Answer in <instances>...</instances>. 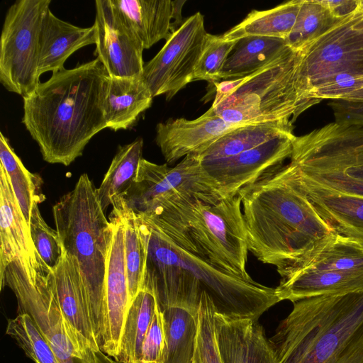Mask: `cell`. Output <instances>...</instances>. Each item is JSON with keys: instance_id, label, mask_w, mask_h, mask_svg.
<instances>
[{"instance_id": "5b68a950", "label": "cell", "mask_w": 363, "mask_h": 363, "mask_svg": "<svg viewBox=\"0 0 363 363\" xmlns=\"http://www.w3.org/2000/svg\"><path fill=\"white\" fill-rule=\"evenodd\" d=\"M293 305L268 339L276 363H363V293Z\"/></svg>"}, {"instance_id": "7402d4cb", "label": "cell", "mask_w": 363, "mask_h": 363, "mask_svg": "<svg viewBox=\"0 0 363 363\" xmlns=\"http://www.w3.org/2000/svg\"><path fill=\"white\" fill-rule=\"evenodd\" d=\"M152 99L142 76H109L104 103L107 128L114 131L128 129L150 107Z\"/></svg>"}, {"instance_id": "f6af8a7d", "label": "cell", "mask_w": 363, "mask_h": 363, "mask_svg": "<svg viewBox=\"0 0 363 363\" xmlns=\"http://www.w3.org/2000/svg\"><path fill=\"white\" fill-rule=\"evenodd\" d=\"M343 99L363 101V87L356 91L349 94Z\"/></svg>"}, {"instance_id": "bcb514c9", "label": "cell", "mask_w": 363, "mask_h": 363, "mask_svg": "<svg viewBox=\"0 0 363 363\" xmlns=\"http://www.w3.org/2000/svg\"><path fill=\"white\" fill-rule=\"evenodd\" d=\"M359 9L363 11V0H359Z\"/></svg>"}, {"instance_id": "d590c367", "label": "cell", "mask_w": 363, "mask_h": 363, "mask_svg": "<svg viewBox=\"0 0 363 363\" xmlns=\"http://www.w3.org/2000/svg\"><path fill=\"white\" fill-rule=\"evenodd\" d=\"M238 40H226L223 35L206 33L193 81L219 82V74Z\"/></svg>"}, {"instance_id": "52a82bcc", "label": "cell", "mask_w": 363, "mask_h": 363, "mask_svg": "<svg viewBox=\"0 0 363 363\" xmlns=\"http://www.w3.org/2000/svg\"><path fill=\"white\" fill-rule=\"evenodd\" d=\"M298 51L290 49L257 72L215 83L211 105L224 121L238 125L296 119L311 107L296 87Z\"/></svg>"}, {"instance_id": "cb8c5ba5", "label": "cell", "mask_w": 363, "mask_h": 363, "mask_svg": "<svg viewBox=\"0 0 363 363\" xmlns=\"http://www.w3.org/2000/svg\"><path fill=\"white\" fill-rule=\"evenodd\" d=\"M303 270L363 271V245L332 232L298 259L286 279Z\"/></svg>"}, {"instance_id": "d6a6232c", "label": "cell", "mask_w": 363, "mask_h": 363, "mask_svg": "<svg viewBox=\"0 0 363 363\" xmlns=\"http://www.w3.org/2000/svg\"><path fill=\"white\" fill-rule=\"evenodd\" d=\"M340 19L334 17L318 0H302L296 23L285 39L286 45L292 50L299 51Z\"/></svg>"}, {"instance_id": "7bdbcfd3", "label": "cell", "mask_w": 363, "mask_h": 363, "mask_svg": "<svg viewBox=\"0 0 363 363\" xmlns=\"http://www.w3.org/2000/svg\"><path fill=\"white\" fill-rule=\"evenodd\" d=\"M337 18H343L355 12L359 8V0H318Z\"/></svg>"}, {"instance_id": "ba28073f", "label": "cell", "mask_w": 363, "mask_h": 363, "mask_svg": "<svg viewBox=\"0 0 363 363\" xmlns=\"http://www.w3.org/2000/svg\"><path fill=\"white\" fill-rule=\"evenodd\" d=\"M296 87L311 106L320 100L311 91L338 74H363V11L340 19L319 38L298 51Z\"/></svg>"}, {"instance_id": "3957f363", "label": "cell", "mask_w": 363, "mask_h": 363, "mask_svg": "<svg viewBox=\"0 0 363 363\" xmlns=\"http://www.w3.org/2000/svg\"><path fill=\"white\" fill-rule=\"evenodd\" d=\"M248 250L286 279L298 259L332 229L300 189L290 164L280 166L238 194Z\"/></svg>"}, {"instance_id": "7a4b0ae2", "label": "cell", "mask_w": 363, "mask_h": 363, "mask_svg": "<svg viewBox=\"0 0 363 363\" xmlns=\"http://www.w3.org/2000/svg\"><path fill=\"white\" fill-rule=\"evenodd\" d=\"M108 78L96 57L52 72L23 98L22 123L45 162L69 165L107 128L104 103Z\"/></svg>"}, {"instance_id": "d4e9b609", "label": "cell", "mask_w": 363, "mask_h": 363, "mask_svg": "<svg viewBox=\"0 0 363 363\" xmlns=\"http://www.w3.org/2000/svg\"><path fill=\"white\" fill-rule=\"evenodd\" d=\"M290 48L284 39L247 36L238 40L219 74V81L250 76L277 60Z\"/></svg>"}, {"instance_id": "2e32d148", "label": "cell", "mask_w": 363, "mask_h": 363, "mask_svg": "<svg viewBox=\"0 0 363 363\" xmlns=\"http://www.w3.org/2000/svg\"><path fill=\"white\" fill-rule=\"evenodd\" d=\"M48 282L79 357L84 347L100 350L90 320L77 259L64 251L58 265L50 272Z\"/></svg>"}, {"instance_id": "74e56055", "label": "cell", "mask_w": 363, "mask_h": 363, "mask_svg": "<svg viewBox=\"0 0 363 363\" xmlns=\"http://www.w3.org/2000/svg\"><path fill=\"white\" fill-rule=\"evenodd\" d=\"M363 87V74L350 73L333 76L315 87L311 93L313 99H343Z\"/></svg>"}, {"instance_id": "8d00e7d4", "label": "cell", "mask_w": 363, "mask_h": 363, "mask_svg": "<svg viewBox=\"0 0 363 363\" xmlns=\"http://www.w3.org/2000/svg\"><path fill=\"white\" fill-rule=\"evenodd\" d=\"M30 233L38 254L44 263L53 270L60 262L64 250L57 230L45 223L38 204H35L32 210Z\"/></svg>"}, {"instance_id": "f35d334b", "label": "cell", "mask_w": 363, "mask_h": 363, "mask_svg": "<svg viewBox=\"0 0 363 363\" xmlns=\"http://www.w3.org/2000/svg\"><path fill=\"white\" fill-rule=\"evenodd\" d=\"M165 342L164 315L157 303L143 344L141 363H160L164 353Z\"/></svg>"}, {"instance_id": "ee69618b", "label": "cell", "mask_w": 363, "mask_h": 363, "mask_svg": "<svg viewBox=\"0 0 363 363\" xmlns=\"http://www.w3.org/2000/svg\"><path fill=\"white\" fill-rule=\"evenodd\" d=\"M77 360L80 363H121L107 355L101 349L94 350L89 347H84L81 351V357Z\"/></svg>"}, {"instance_id": "5bb4252c", "label": "cell", "mask_w": 363, "mask_h": 363, "mask_svg": "<svg viewBox=\"0 0 363 363\" xmlns=\"http://www.w3.org/2000/svg\"><path fill=\"white\" fill-rule=\"evenodd\" d=\"M94 28L96 57L111 77L142 76L144 67L140 41L111 0H96Z\"/></svg>"}, {"instance_id": "ffe728a7", "label": "cell", "mask_w": 363, "mask_h": 363, "mask_svg": "<svg viewBox=\"0 0 363 363\" xmlns=\"http://www.w3.org/2000/svg\"><path fill=\"white\" fill-rule=\"evenodd\" d=\"M96 44L93 25L82 28L60 19L49 9L45 13L40 31L39 74L64 68L67 59L77 50Z\"/></svg>"}, {"instance_id": "60d3db41", "label": "cell", "mask_w": 363, "mask_h": 363, "mask_svg": "<svg viewBox=\"0 0 363 363\" xmlns=\"http://www.w3.org/2000/svg\"><path fill=\"white\" fill-rule=\"evenodd\" d=\"M329 106L335 123L363 127V101L336 99L332 100Z\"/></svg>"}, {"instance_id": "e0dca14e", "label": "cell", "mask_w": 363, "mask_h": 363, "mask_svg": "<svg viewBox=\"0 0 363 363\" xmlns=\"http://www.w3.org/2000/svg\"><path fill=\"white\" fill-rule=\"evenodd\" d=\"M243 125L228 123L212 106L194 120L169 119L156 126L155 142L167 164L191 154H201L221 136Z\"/></svg>"}, {"instance_id": "ac0fdd59", "label": "cell", "mask_w": 363, "mask_h": 363, "mask_svg": "<svg viewBox=\"0 0 363 363\" xmlns=\"http://www.w3.org/2000/svg\"><path fill=\"white\" fill-rule=\"evenodd\" d=\"M0 274L14 260L30 270L50 269L38 254L9 176L0 165Z\"/></svg>"}, {"instance_id": "8fae6325", "label": "cell", "mask_w": 363, "mask_h": 363, "mask_svg": "<svg viewBox=\"0 0 363 363\" xmlns=\"http://www.w3.org/2000/svg\"><path fill=\"white\" fill-rule=\"evenodd\" d=\"M199 193L220 194L206 174L199 155H188L174 167L143 158L123 203L136 215H140L164 200Z\"/></svg>"}, {"instance_id": "9c48e42d", "label": "cell", "mask_w": 363, "mask_h": 363, "mask_svg": "<svg viewBox=\"0 0 363 363\" xmlns=\"http://www.w3.org/2000/svg\"><path fill=\"white\" fill-rule=\"evenodd\" d=\"M50 0H17L5 15L0 39V82L23 98L40 82V31Z\"/></svg>"}, {"instance_id": "44dd1931", "label": "cell", "mask_w": 363, "mask_h": 363, "mask_svg": "<svg viewBox=\"0 0 363 363\" xmlns=\"http://www.w3.org/2000/svg\"><path fill=\"white\" fill-rule=\"evenodd\" d=\"M276 291L281 301L292 303L321 296L363 293V271H300L281 280Z\"/></svg>"}, {"instance_id": "603a6c76", "label": "cell", "mask_w": 363, "mask_h": 363, "mask_svg": "<svg viewBox=\"0 0 363 363\" xmlns=\"http://www.w3.org/2000/svg\"><path fill=\"white\" fill-rule=\"evenodd\" d=\"M124 21L145 49L173 33L174 1L111 0Z\"/></svg>"}, {"instance_id": "4316f807", "label": "cell", "mask_w": 363, "mask_h": 363, "mask_svg": "<svg viewBox=\"0 0 363 363\" xmlns=\"http://www.w3.org/2000/svg\"><path fill=\"white\" fill-rule=\"evenodd\" d=\"M143 147L141 138L119 146L101 185L96 189L104 212L109 206L113 209L122 206L123 197L131 187L143 159Z\"/></svg>"}, {"instance_id": "b9f144b4", "label": "cell", "mask_w": 363, "mask_h": 363, "mask_svg": "<svg viewBox=\"0 0 363 363\" xmlns=\"http://www.w3.org/2000/svg\"><path fill=\"white\" fill-rule=\"evenodd\" d=\"M248 363H276L262 326L255 320L250 341Z\"/></svg>"}, {"instance_id": "277c9868", "label": "cell", "mask_w": 363, "mask_h": 363, "mask_svg": "<svg viewBox=\"0 0 363 363\" xmlns=\"http://www.w3.org/2000/svg\"><path fill=\"white\" fill-rule=\"evenodd\" d=\"M241 199L215 193L182 195L140 216L186 250L227 272L247 278V239Z\"/></svg>"}, {"instance_id": "8992f818", "label": "cell", "mask_w": 363, "mask_h": 363, "mask_svg": "<svg viewBox=\"0 0 363 363\" xmlns=\"http://www.w3.org/2000/svg\"><path fill=\"white\" fill-rule=\"evenodd\" d=\"M52 215L64 251L77 260L90 320L100 347L113 225L106 218L96 189L86 173L53 206Z\"/></svg>"}, {"instance_id": "7c38bea8", "label": "cell", "mask_w": 363, "mask_h": 363, "mask_svg": "<svg viewBox=\"0 0 363 363\" xmlns=\"http://www.w3.org/2000/svg\"><path fill=\"white\" fill-rule=\"evenodd\" d=\"M206 31L200 12L186 18L159 52L144 65L142 77L153 97L171 99L193 81Z\"/></svg>"}, {"instance_id": "f1b7e54d", "label": "cell", "mask_w": 363, "mask_h": 363, "mask_svg": "<svg viewBox=\"0 0 363 363\" xmlns=\"http://www.w3.org/2000/svg\"><path fill=\"white\" fill-rule=\"evenodd\" d=\"M157 304L155 294L147 289H141L132 301L125 319L116 360L121 363H141L143 344Z\"/></svg>"}, {"instance_id": "30bf717a", "label": "cell", "mask_w": 363, "mask_h": 363, "mask_svg": "<svg viewBox=\"0 0 363 363\" xmlns=\"http://www.w3.org/2000/svg\"><path fill=\"white\" fill-rule=\"evenodd\" d=\"M51 270L30 277L23 267L12 262L0 274V289L14 293L19 313L28 314L52 350L58 363H74L78 353L72 335L50 290Z\"/></svg>"}, {"instance_id": "4fadbf2b", "label": "cell", "mask_w": 363, "mask_h": 363, "mask_svg": "<svg viewBox=\"0 0 363 363\" xmlns=\"http://www.w3.org/2000/svg\"><path fill=\"white\" fill-rule=\"evenodd\" d=\"M293 134H286L235 156L201 161L202 167L216 190L223 197L238 195L291 157Z\"/></svg>"}, {"instance_id": "836d02e7", "label": "cell", "mask_w": 363, "mask_h": 363, "mask_svg": "<svg viewBox=\"0 0 363 363\" xmlns=\"http://www.w3.org/2000/svg\"><path fill=\"white\" fill-rule=\"evenodd\" d=\"M6 333L35 363H58L52 350L28 314L19 313L9 319Z\"/></svg>"}, {"instance_id": "83f0119b", "label": "cell", "mask_w": 363, "mask_h": 363, "mask_svg": "<svg viewBox=\"0 0 363 363\" xmlns=\"http://www.w3.org/2000/svg\"><path fill=\"white\" fill-rule=\"evenodd\" d=\"M302 0H292L273 9L252 11L239 24L225 33L226 40H238L247 36H267L286 39L291 33Z\"/></svg>"}, {"instance_id": "6da1fadb", "label": "cell", "mask_w": 363, "mask_h": 363, "mask_svg": "<svg viewBox=\"0 0 363 363\" xmlns=\"http://www.w3.org/2000/svg\"><path fill=\"white\" fill-rule=\"evenodd\" d=\"M136 217L146 250L141 289L153 292L162 310L178 306L197 313L201 298L207 295L216 313L258 320L281 301L276 288L216 267L177 245L143 217Z\"/></svg>"}, {"instance_id": "9a60e30c", "label": "cell", "mask_w": 363, "mask_h": 363, "mask_svg": "<svg viewBox=\"0 0 363 363\" xmlns=\"http://www.w3.org/2000/svg\"><path fill=\"white\" fill-rule=\"evenodd\" d=\"M109 220L113 225V235L106 267L104 332L100 349L116 359L130 301L124 254L123 223L121 216L113 211Z\"/></svg>"}, {"instance_id": "d6986e66", "label": "cell", "mask_w": 363, "mask_h": 363, "mask_svg": "<svg viewBox=\"0 0 363 363\" xmlns=\"http://www.w3.org/2000/svg\"><path fill=\"white\" fill-rule=\"evenodd\" d=\"M290 165L300 189L332 230L363 245V198L322 186L300 177Z\"/></svg>"}, {"instance_id": "1f68e13d", "label": "cell", "mask_w": 363, "mask_h": 363, "mask_svg": "<svg viewBox=\"0 0 363 363\" xmlns=\"http://www.w3.org/2000/svg\"><path fill=\"white\" fill-rule=\"evenodd\" d=\"M112 211L121 216L124 225V254L131 303L142 288L146 250L135 213L123 203Z\"/></svg>"}, {"instance_id": "e575fe53", "label": "cell", "mask_w": 363, "mask_h": 363, "mask_svg": "<svg viewBox=\"0 0 363 363\" xmlns=\"http://www.w3.org/2000/svg\"><path fill=\"white\" fill-rule=\"evenodd\" d=\"M214 305L207 295L200 301L198 326L193 363H223L214 330Z\"/></svg>"}, {"instance_id": "484cf974", "label": "cell", "mask_w": 363, "mask_h": 363, "mask_svg": "<svg viewBox=\"0 0 363 363\" xmlns=\"http://www.w3.org/2000/svg\"><path fill=\"white\" fill-rule=\"evenodd\" d=\"M293 123L288 119L240 125L221 136L199 156L201 161L230 157L279 136L293 134Z\"/></svg>"}, {"instance_id": "4dcf8cb0", "label": "cell", "mask_w": 363, "mask_h": 363, "mask_svg": "<svg viewBox=\"0 0 363 363\" xmlns=\"http://www.w3.org/2000/svg\"><path fill=\"white\" fill-rule=\"evenodd\" d=\"M0 165L9 176L15 196L30 228L33 206L45 199L41 192L43 181L40 176L31 173L25 167L2 133H0Z\"/></svg>"}, {"instance_id": "ab89813d", "label": "cell", "mask_w": 363, "mask_h": 363, "mask_svg": "<svg viewBox=\"0 0 363 363\" xmlns=\"http://www.w3.org/2000/svg\"><path fill=\"white\" fill-rule=\"evenodd\" d=\"M330 164L350 177L363 179V135L342 150Z\"/></svg>"}, {"instance_id": "f546056e", "label": "cell", "mask_w": 363, "mask_h": 363, "mask_svg": "<svg viewBox=\"0 0 363 363\" xmlns=\"http://www.w3.org/2000/svg\"><path fill=\"white\" fill-rule=\"evenodd\" d=\"M166 342L160 363H193L198 326V312L178 306L162 310Z\"/></svg>"}]
</instances>
